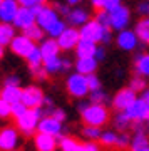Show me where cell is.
<instances>
[{"label": "cell", "mask_w": 149, "mask_h": 151, "mask_svg": "<svg viewBox=\"0 0 149 151\" xmlns=\"http://www.w3.org/2000/svg\"><path fill=\"white\" fill-rule=\"evenodd\" d=\"M122 4V0H104V9L102 10H106V12H112L116 7H119Z\"/></svg>", "instance_id": "44"}, {"label": "cell", "mask_w": 149, "mask_h": 151, "mask_svg": "<svg viewBox=\"0 0 149 151\" xmlns=\"http://www.w3.org/2000/svg\"><path fill=\"white\" fill-rule=\"evenodd\" d=\"M0 97H4L9 104H15L22 101V87L20 86H4L0 91Z\"/></svg>", "instance_id": "22"}, {"label": "cell", "mask_w": 149, "mask_h": 151, "mask_svg": "<svg viewBox=\"0 0 149 151\" xmlns=\"http://www.w3.org/2000/svg\"><path fill=\"white\" fill-rule=\"evenodd\" d=\"M4 54H5V49H4V45L0 44V60L4 59Z\"/></svg>", "instance_id": "54"}, {"label": "cell", "mask_w": 149, "mask_h": 151, "mask_svg": "<svg viewBox=\"0 0 149 151\" xmlns=\"http://www.w3.org/2000/svg\"><path fill=\"white\" fill-rule=\"evenodd\" d=\"M79 114L85 126L102 128L111 121V111L107 109L106 104H96L91 101L79 104Z\"/></svg>", "instance_id": "1"}, {"label": "cell", "mask_w": 149, "mask_h": 151, "mask_svg": "<svg viewBox=\"0 0 149 151\" xmlns=\"http://www.w3.org/2000/svg\"><path fill=\"white\" fill-rule=\"evenodd\" d=\"M91 5L96 9V10H102L104 9V0H91Z\"/></svg>", "instance_id": "51"}, {"label": "cell", "mask_w": 149, "mask_h": 151, "mask_svg": "<svg viewBox=\"0 0 149 151\" xmlns=\"http://www.w3.org/2000/svg\"><path fill=\"white\" fill-rule=\"evenodd\" d=\"M99 141H101V145L106 146V148H116L117 131H102Z\"/></svg>", "instance_id": "32"}, {"label": "cell", "mask_w": 149, "mask_h": 151, "mask_svg": "<svg viewBox=\"0 0 149 151\" xmlns=\"http://www.w3.org/2000/svg\"><path fill=\"white\" fill-rule=\"evenodd\" d=\"M42 109L40 108H27V111L22 116L15 118V126L22 134L25 136H34L37 131L39 121L42 118Z\"/></svg>", "instance_id": "2"}, {"label": "cell", "mask_w": 149, "mask_h": 151, "mask_svg": "<svg viewBox=\"0 0 149 151\" xmlns=\"http://www.w3.org/2000/svg\"><path fill=\"white\" fill-rule=\"evenodd\" d=\"M20 76H17V74H9L5 76V79H4V86H20Z\"/></svg>", "instance_id": "42"}, {"label": "cell", "mask_w": 149, "mask_h": 151, "mask_svg": "<svg viewBox=\"0 0 149 151\" xmlns=\"http://www.w3.org/2000/svg\"><path fill=\"white\" fill-rule=\"evenodd\" d=\"M124 113L128 114V118L131 119L133 123L149 124V104L146 103V101H143L141 97H138Z\"/></svg>", "instance_id": "7"}, {"label": "cell", "mask_w": 149, "mask_h": 151, "mask_svg": "<svg viewBox=\"0 0 149 151\" xmlns=\"http://www.w3.org/2000/svg\"><path fill=\"white\" fill-rule=\"evenodd\" d=\"M141 99H143V101H146V103L149 104V86L146 87L143 92H141Z\"/></svg>", "instance_id": "52"}, {"label": "cell", "mask_w": 149, "mask_h": 151, "mask_svg": "<svg viewBox=\"0 0 149 151\" xmlns=\"http://www.w3.org/2000/svg\"><path fill=\"white\" fill-rule=\"evenodd\" d=\"M134 72L149 79V52H143L134 59Z\"/></svg>", "instance_id": "23"}, {"label": "cell", "mask_w": 149, "mask_h": 151, "mask_svg": "<svg viewBox=\"0 0 149 151\" xmlns=\"http://www.w3.org/2000/svg\"><path fill=\"white\" fill-rule=\"evenodd\" d=\"M34 148L37 151H57L59 148V138L50 136L47 133L37 131L34 134Z\"/></svg>", "instance_id": "15"}, {"label": "cell", "mask_w": 149, "mask_h": 151, "mask_svg": "<svg viewBox=\"0 0 149 151\" xmlns=\"http://www.w3.org/2000/svg\"><path fill=\"white\" fill-rule=\"evenodd\" d=\"M131 10H129V7L126 5H121L116 7L112 12H109V24H111V29L112 30H122V29H128L129 27V22H131Z\"/></svg>", "instance_id": "5"}, {"label": "cell", "mask_w": 149, "mask_h": 151, "mask_svg": "<svg viewBox=\"0 0 149 151\" xmlns=\"http://www.w3.org/2000/svg\"><path fill=\"white\" fill-rule=\"evenodd\" d=\"M134 32L138 35L139 42L148 44L149 45V17H141L136 25H134Z\"/></svg>", "instance_id": "24"}, {"label": "cell", "mask_w": 149, "mask_h": 151, "mask_svg": "<svg viewBox=\"0 0 149 151\" xmlns=\"http://www.w3.org/2000/svg\"><path fill=\"white\" fill-rule=\"evenodd\" d=\"M25 111H27V106L22 103V101L12 104V118H19V116H22Z\"/></svg>", "instance_id": "40"}, {"label": "cell", "mask_w": 149, "mask_h": 151, "mask_svg": "<svg viewBox=\"0 0 149 151\" xmlns=\"http://www.w3.org/2000/svg\"><path fill=\"white\" fill-rule=\"evenodd\" d=\"M89 101H91V103H96V104H107L111 101V97H109V94H107L102 87H99L96 91L89 92Z\"/></svg>", "instance_id": "31"}, {"label": "cell", "mask_w": 149, "mask_h": 151, "mask_svg": "<svg viewBox=\"0 0 149 151\" xmlns=\"http://www.w3.org/2000/svg\"><path fill=\"white\" fill-rule=\"evenodd\" d=\"M34 47H35V42L32 39H29L27 35H24V34L15 35L12 39V42L9 44V49H10L12 54H15L17 57H22V59H25L27 55L32 52Z\"/></svg>", "instance_id": "9"}, {"label": "cell", "mask_w": 149, "mask_h": 151, "mask_svg": "<svg viewBox=\"0 0 149 151\" xmlns=\"http://www.w3.org/2000/svg\"><path fill=\"white\" fill-rule=\"evenodd\" d=\"M136 10L141 17H149V0H143L136 5Z\"/></svg>", "instance_id": "43"}, {"label": "cell", "mask_w": 149, "mask_h": 151, "mask_svg": "<svg viewBox=\"0 0 149 151\" xmlns=\"http://www.w3.org/2000/svg\"><path fill=\"white\" fill-rule=\"evenodd\" d=\"M0 2H2V0H0Z\"/></svg>", "instance_id": "56"}, {"label": "cell", "mask_w": 149, "mask_h": 151, "mask_svg": "<svg viewBox=\"0 0 149 151\" xmlns=\"http://www.w3.org/2000/svg\"><path fill=\"white\" fill-rule=\"evenodd\" d=\"M96 20L99 24H102L104 27H111V24H109V12H106V10H97Z\"/></svg>", "instance_id": "41"}, {"label": "cell", "mask_w": 149, "mask_h": 151, "mask_svg": "<svg viewBox=\"0 0 149 151\" xmlns=\"http://www.w3.org/2000/svg\"><path fill=\"white\" fill-rule=\"evenodd\" d=\"M19 9H20V4L17 0H2L0 2V22L12 24Z\"/></svg>", "instance_id": "16"}, {"label": "cell", "mask_w": 149, "mask_h": 151, "mask_svg": "<svg viewBox=\"0 0 149 151\" xmlns=\"http://www.w3.org/2000/svg\"><path fill=\"white\" fill-rule=\"evenodd\" d=\"M74 67H75V72L89 76V74H94L97 70L99 60L96 57H77V60L74 62Z\"/></svg>", "instance_id": "18"}, {"label": "cell", "mask_w": 149, "mask_h": 151, "mask_svg": "<svg viewBox=\"0 0 149 151\" xmlns=\"http://www.w3.org/2000/svg\"><path fill=\"white\" fill-rule=\"evenodd\" d=\"M101 133V128H97V126H85L84 124V128H82V136L87 141H99Z\"/></svg>", "instance_id": "35"}, {"label": "cell", "mask_w": 149, "mask_h": 151, "mask_svg": "<svg viewBox=\"0 0 149 151\" xmlns=\"http://www.w3.org/2000/svg\"><path fill=\"white\" fill-rule=\"evenodd\" d=\"M129 145H131V136H129L128 131H117V143H116V148L119 150H128Z\"/></svg>", "instance_id": "36"}, {"label": "cell", "mask_w": 149, "mask_h": 151, "mask_svg": "<svg viewBox=\"0 0 149 151\" xmlns=\"http://www.w3.org/2000/svg\"><path fill=\"white\" fill-rule=\"evenodd\" d=\"M67 27V22L62 20V19H59L57 22H54L52 25L49 29H45V34H47L49 37H54V39H57L60 34H62V30Z\"/></svg>", "instance_id": "33"}, {"label": "cell", "mask_w": 149, "mask_h": 151, "mask_svg": "<svg viewBox=\"0 0 149 151\" xmlns=\"http://www.w3.org/2000/svg\"><path fill=\"white\" fill-rule=\"evenodd\" d=\"M138 44H139V39L134 30H131V29L119 30V34H117V37H116V45L122 52H133V50H136Z\"/></svg>", "instance_id": "13"}, {"label": "cell", "mask_w": 149, "mask_h": 151, "mask_svg": "<svg viewBox=\"0 0 149 151\" xmlns=\"http://www.w3.org/2000/svg\"><path fill=\"white\" fill-rule=\"evenodd\" d=\"M30 74L37 79V81H47V77H49V74L45 72V69H44V65H40V67H35V69H30Z\"/></svg>", "instance_id": "39"}, {"label": "cell", "mask_w": 149, "mask_h": 151, "mask_svg": "<svg viewBox=\"0 0 149 151\" xmlns=\"http://www.w3.org/2000/svg\"><path fill=\"white\" fill-rule=\"evenodd\" d=\"M40 52H42V57L44 59H49V57H55V55L60 54V47L57 44V39L54 37H49V39H42L40 40Z\"/></svg>", "instance_id": "20"}, {"label": "cell", "mask_w": 149, "mask_h": 151, "mask_svg": "<svg viewBox=\"0 0 149 151\" xmlns=\"http://www.w3.org/2000/svg\"><path fill=\"white\" fill-rule=\"evenodd\" d=\"M52 5L55 7V10L59 12V15L62 14L64 17H67V14L70 12V9H69V5H67V4H65V5H62V4H59V2H55V4H52Z\"/></svg>", "instance_id": "47"}, {"label": "cell", "mask_w": 149, "mask_h": 151, "mask_svg": "<svg viewBox=\"0 0 149 151\" xmlns=\"http://www.w3.org/2000/svg\"><path fill=\"white\" fill-rule=\"evenodd\" d=\"M59 148L60 151H84V143L70 138V136H62L59 139Z\"/></svg>", "instance_id": "26"}, {"label": "cell", "mask_w": 149, "mask_h": 151, "mask_svg": "<svg viewBox=\"0 0 149 151\" xmlns=\"http://www.w3.org/2000/svg\"><path fill=\"white\" fill-rule=\"evenodd\" d=\"M45 94L39 86L32 84L22 89V103L25 104L27 108H42Z\"/></svg>", "instance_id": "10"}, {"label": "cell", "mask_w": 149, "mask_h": 151, "mask_svg": "<svg viewBox=\"0 0 149 151\" xmlns=\"http://www.w3.org/2000/svg\"><path fill=\"white\" fill-rule=\"evenodd\" d=\"M22 7H29V9H32V7H37V5H42L45 4V0H17Z\"/></svg>", "instance_id": "45"}, {"label": "cell", "mask_w": 149, "mask_h": 151, "mask_svg": "<svg viewBox=\"0 0 149 151\" xmlns=\"http://www.w3.org/2000/svg\"><path fill=\"white\" fill-rule=\"evenodd\" d=\"M15 27L14 24H2L0 22V44L5 47L12 42V39L15 37Z\"/></svg>", "instance_id": "28"}, {"label": "cell", "mask_w": 149, "mask_h": 151, "mask_svg": "<svg viewBox=\"0 0 149 151\" xmlns=\"http://www.w3.org/2000/svg\"><path fill=\"white\" fill-rule=\"evenodd\" d=\"M14 27L15 29H20V30H24V29L30 27L32 24H35V14L32 12V9H29V7H22L17 10V15L15 19H14Z\"/></svg>", "instance_id": "17"}, {"label": "cell", "mask_w": 149, "mask_h": 151, "mask_svg": "<svg viewBox=\"0 0 149 151\" xmlns=\"http://www.w3.org/2000/svg\"><path fill=\"white\" fill-rule=\"evenodd\" d=\"M59 19H60V17H59V12L55 10V7L49 5V4H44V5L40 7V10L37 12V15H35V22H37L44 30L49 29L54 22H57Z\"/></svg>", "instance_id": "14"}, {"label": "cell", "mask_w": 149, "mask_h": 151, "mask_svg": "<svg viewBox=\"0 0 149 151\" xmlns=\"http://www.w3.org/2000/svg\"><path fill=\"white\" fill-rule=\"evenodd\" d=\"M85 79H87L89 92H91V91H96V89H99V87H102V82H101V79H99V77L96 76V72H94V74L85 76Z\"/></svg>", "instance_id": "38"}, {"label": "cell", "mask_w": 149, "mask_h": 151, "mask_svg": "<svg viewBox=\"0 0 149 151\" xmlns=\"http://www.w3.org/2000/svg\"><path fill=\"white\" fill-rule=\"evenodd\" d=\"M129 87H131L134 92H143L144 89L148 87V81H146V77H143V76L134 74L133 77H131V81H129Z\"/></svg>", "instance_id": "34"}, {"label": "cell", "mask_w": 149, "mask_h": 151, "mask_svg": "<svg viewBox=\"0 0 149 151\" xmlns=\"http://www.w3.org/2000/svg\"><path fill=\"white\" fill-rule=\"evenodd\" d=\"M10 116H12V104H9L4 97H0V119H9Z\"/></svg>", "instance_id": "37"}, {"label": "cell", "mask_w": 149, "mask_h": 151, "mask_svg": "<svg viewBox=\"0 0 149 151\" xmlns=\"http://www.w3.org/2000/svg\"><path fill=\"white\" fill-rule=\"evenodd\" d=\"M65 19H67V24L69 25H72V27H80V25H84L85 22L91 19V15H89L87 9L75 5L74 9H70V12L67 14Z\"/></svg>", "instance_id": "19"}, {"label": "cell", "mask_w": 149, "mask_h": 151, "mask_svg": "<svg viewBox=\"0 0 149 151\" xmlns=\"http://www.w3.org/2000/svg\"><path fill=\"white\" fill-rule=\"evenodd\" d=\"M141 151H149V146H146V148H144V150H141Z\"/></svg>", "instance_id": "55"}, {"label": "cell", "mask_w": 149, "mask_h": 151, "mask_svg": "<svg viewBox=\"0 0 149 151\" xmlns=\"http://www.w3.org/2000/svg\"><path fill=\"white\" fill-rule=\"evenodd\" d=\"M44 69L47 72L49 76H54V74H59V72H62V59L55 55V57H49V59H44L42 62Z\"/></svg>", "instance_id": "27"}, {"label": "cell", "mask_w": 149, "mask_h": 151, "mask_svg": "<svg viewBox=\"0 0 149 151\" xmlns=\"http://www.w3.org/2000/svg\"><path fill=\"white\" fill-rule=\"evenodd\" d=\"M138 99V92H134L131 87H122L111 97V106L114 111H126Z\"/></svg>", "instance_id": "6"}, {"label": "cell", "mask_w": 149, "mask_h": 151, "mask_svg": "<svg viewBox=\"0 0 149 151\" xmlns=\"http://www.w3.org/2000/svg\"><path fill=\"white\" fill-rule=\"evenodd\" d=\"M74 67V62L70 59H62V72H67Z\"/></svg>", "instance_id": "50"}, {"label": "cell", "mask_w": 149, "mask_h": 151, "mask_svg": "<svg viewBox=\"0 0 149 151\" xmlns=\"http://www.w3.org/2000/svg\"><path fill=\"white\" fill-rule=\"evenodd\" d=\"M112 124H114V128L116 131H129L133 128V121L128 118V114L124 113V111H117L116 116L112 118Z\"/></svg>", "instance_id": "25"}, {"label": "cell", "mask_w": 149, "mask_h": 151, "mask_svg": "<svg viewBox=\"0 0 149 151\" xmlns=\"http://www.w3.org/2000/svg\"><path fill=\"white\" fill-rule=\"evenodd\" d=\"M20 145V131L17 126L0 128V151H15Z\"/></svg>", "instance_id": "4"}, {"label": "cell", "mask_w": 149, "mask_h": 151, "mask_svg": "<svg viewBox=\"0 0 149 151\" xmlns=\"http://www.w3.org/2000/svg\"><path fill=\"white\" fill-rule=\"evenodd\" d=\"M22 34H24V35H27L29 39H32V40H34L35 44L40 42V40H42V39L45 37V30H44V29L40 27V25H39L37 22H35V24H32L30 27L24 29V30H22Z\"/></svg>", "instance_id": "29"}, {"label": "cell", "mask_w": 149, "mask_h": 151, "mask_svg": "<svg viewBox=\"0 0 149 151\" xmlns=\"http://www.w3.org/2000/svg\"><path fill=\"white\" fill-rule=\"evenodd\" d=\"M106 29H109V27H104V25L99 24L96 19H89L84 25H80L79 34H80L82 39H89V40H92V42L97 44V42L102 40V35H104V32H106Z\"/></svg>", "instance_id": "8"}, {"label": "cell", "mask_w": 149, "mask_h": 151, "mask_svg": "<svg viewBox=\"0 0 149 151\" xmlns=\"http://www.w3.org/2000/svg\"><path fill=\"white\" fill-rule=\"evenodd\" d=\"M15 151H17V150H15Z\"/></svg>", "instance_id": "57"}, {"label": "cell", "mask_w": 149, "mask_h": 151, "mask_svg": "<svg viewBox=\"0 0 149 151\" xmlns=\"http://www.w3.org/2000/svg\"><path fill=\"white\" fill-rule=\"evenodd\" d=\"M79 40H80L79 29L72 27V25L65 27L62 30V34L57 37V44H59V47H60V50H65V52L67 50H74Z\"/></svg>", "instance_id": "12"}, {"label": "cell", "mask_w": 149, "mask_h": 151, "mask_svg": "<svg viewBox=\"0 0 149 151\" xmlns=\"http://www.w3.org/2000/svg\"><path fill=\"white\" fill-rule=\"evenodd\" d=\"M106 55H107V52H106V49L102 47H99V45H97V49H96V54H94V57H96L97 60H99V62H102V60L106 59Z\"/></svg>", "instance_id": "48"}, {"label": "cell", "mask_w": 149, "mask_h": 151, "mask_svg": "<svg viewBox=\"0 0 149 151\" xmlns=\"http://www.w3.org/2000/svg\"><path fill=\"white\" fill-rule=\"evenodd\" d=\"M27 64H29V69H35V67H40L44 62V57H42V52H40V49H39V45H35V47L32 49V52L25 57Z\"/></svg>", "instance_id": "30"}, {"label": "cell", "mask_w": 149, "mask_h": 151, "mask_svg": "<svg viewBox=\"0 0 149 151\" xmlns=\"http://www.w3.org/2000/svg\"><path fill=\"white\" fill-rule=\"evenodd\" d=\"M50 116H54L55 119L62 121V123L67 119V113H65V109H62V108H55V109L52 111V114H50Z\"/></svg>", "instance_id": "46"}, {"label": "cell", "mask_w": 149, "mask_h": 151, "mask_svg": "<svg viewBox=\"0 0 149 151\" xmlns=\"http://www.w3.org/2000/svg\"><path fill=\"white\" fill-rule=\"evenodd\" d=\"M65 91L72 99H84L89 96V86L84 74L72 72L65 79Z\"/></svg>", "instance_id": "3"}, {"label": "cell", "mask_w": 149, "mask_h": 151, "mask_svg": "<svg viewBox=\"0 0 149 151\" xmlns=\"http://www.w3.org/2000/svg\"><path fill=\"white\" fill-rule=\"evenodd\" d=\"M96 49H97L96 42H92V40H89V39L80 37V40L77 42V45H75L74 50H75V55H77V57H94Z\"/></svg>", "instance_id": "21"}, {"label": "cell", "mask_w": 149, "mask_h": 151, "mask_svg": "<svg viewBox=\"0 0 149 151\" xmlns=\"http://www.w3.org/2000/svg\"><path fill=\"white\" fill-rule=\"evenodd\" d=\"M84 151H101L99 145H96V141H87L84 143Z\"/></svg>", "instance_id": "49"}, {"label": "cell", "mask_w": 149, "mask_h": 151, "mask_svg": "<svg viewBox=\"0 0 149 151\" xmlns=\"http://www.w3.org/2000/svg\"><path fill=\"white\" fill-rule=\"evenodd\" d=\"M37 131L40 133H47L50 136H55V138H62L64 136V123L55 119L54 116H42L40 121H39Z\"/></svg>", "instance_id": "11"}, {"label": "cell", "mask_w": 149, "mask_h": 151, "mask_svg": "<svg viewBox=\"0 0 149 151\" xmlns=\"http://www.w3.org/2000/svg\"><path fill=\"white\" fill-rule=\"evenodd\" d=\"M80 2H82V0H65V4H67V5H72V7L79 5Z\"/></svg>", "instance_id": "53"}]
</instances>
